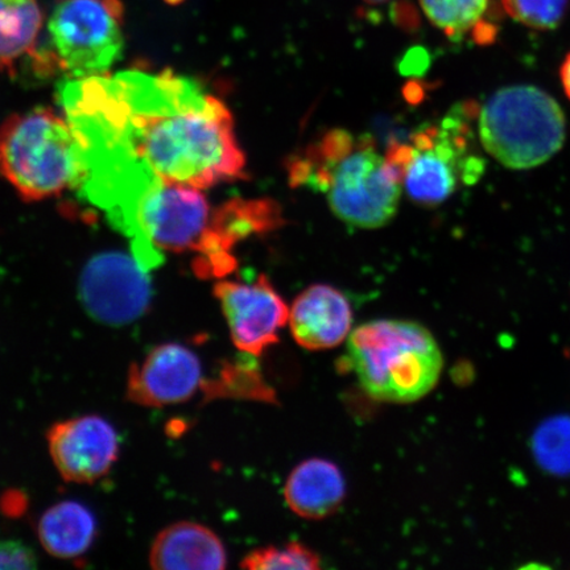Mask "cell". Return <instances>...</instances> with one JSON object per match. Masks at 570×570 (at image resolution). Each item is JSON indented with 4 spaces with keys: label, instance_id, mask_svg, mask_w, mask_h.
Segmentation results:
<instances>
[{
    "label": "cell",
    "instance_id": "obj_10",
    "mask_svg": "<svg viewBox=\"0 0 570 570\" xmlns=\"http://www.w3.org/2000/svg\"><path fill=\"white\" fill-rule=\"evenodd\" d=\"M234 345L249 355H261L279 340L288 324L289 308L266 275L254 283L224 281L214 287Z\"/></svg>",
    "mask_w": 570,
    "mask_h": 570
},
{
    "label": "cell",
    "instance_id": "obj_23",
    "mask_svg": "<svg viewBox=\"0 0 570 570\" xmlns=\"http://www.w3.org/2000/svg\"><path fill=\"white\" fill-rule=\"evenodd\" d=\"M38 560L32 548L21 541H0V570L33 569L38 567Z\"/></svg>",
    "mask_w": 570,
    "mask_h": 570
},
{
    "label": "cell",
    "instance_id": "obj_8",
    "mask_svg": "<svg viewBox=\"0 0 570 570\" xmlns=\"http://www.w3.org/2000/svg\"><path fill=\"white\" fill-rule=\"evenodd\" d=\"M213 213L202 189L158 180L141 191L120 227L132 238L135 258L149 271L164 253H197Z\"/></svg>",
    "mask_w": 570,
    "mask_h": 570
},
{
    "label": "cell",
    "instance_id": "obj_19",
    "mask_svg": "<svg viewBox=\"0 0 570 570\" xmlns=\"http://www.w3.org/2000/svg\"><path fill=\"white\" fill-rule=\"evenodd\" d=\"M428 20L452 40L468 35L484 39L481 28H489L484 20L490 0H419Z\"/></svg>",
    "mask_w": 570,
    "mask_h": 570
},
{
    "label": "cell",
    "instance_id": "obj_22",
    "mask_svg": "<svg viewBox=\"0 0 570 570\" xmlns=\"http://www.w3.org/2000/svg\"><path fill=\"white\" fill-rule=\"evenodd\" d=\"M501 3L511 19L537 31L558 28L569 7V0H501Z\"/></svg>",
    "mask_w": 570,
    "mask_h": 570
},
{
    "label": "cell",
    "instance_id": "obj_3",
    "mask_svg": "<svg viewBox=\"0 0 570 570\" xmlns=\"http://www.w3.org/2000/svg\"><path fill=\"white\" fill-rule=\"evenodd\" d=\"M347 362L375 401L401 404L430 394L444 367L432 333L404 320H376L356 327L348 336Z\"/></svg>",
    "mask_w": 570,
    "mask_h": 570
},
{
    "label": "cell",
    "instance_id": "obj_12",
    "mask_svg": "<svg viewBox=\"0 0 570 570\" xmlns=\"http://www.w3.org/2000/svg\"><path fill=\"white\" fill-rule=\"evenodd\" d=\"M203 382L198 356L187 346L163 344L128 372V401L145 407H166L194 397Z\"/></svg>",
    "mask_w": 570,
    "mask_h": 570
},
{
    "label": "cell",
    "instance_id": "obj_4",
    "mask_svg": "<svg viewBox=\"0 0 570 570\" xmlns=\"http://www.w3.org/2000/svg\"><path fill=\"white\" fill-rule=\"evenodd\" d=\"M0 176L24 202H42L83 187L87 154L69 120L40 107L0 126Z\"/></svg>",
    "mask_w": 570,
    "mask_h": 570
},
{
    "label": "cell",
    "instance_id": "obj_26",
    "mask_svg": "<svg viewBox=\"0 0 570 570\" xmlns=\"http://www.w3.org/2000/svg\"><path fill=\"white\" fill-rule=\"evenodd\" d=\"M365 2L372 3V4H377V3L387 2V0H365Z\"/></svg>",
    "mask_w": 570,
    "mask_h": 570
},
{
    "label": "cell",
    "instance_id": "obj_15",
    "mask_svg": "<svg viewBox=\"0 0 570 570\" xmlns=\"http://www.w3.org/2000/svg\"><path fill=\"white\" fill-rule=\"evenodd\" d=\"M149 562L161 570H214L226 567L227 556L223 541L208 527L178 522L155 539Z\"/></svg>",
    "mask_w": 570,
    "mask_h": 570
},
{
    "label": "cell",
    "instance_id": "obj_16",
    "mask_svg": "<svg viewBox=\"0 0 570 570\" xmlns=\"http://www.w3.org/2000/svg\"><path fill=\"white\" fill-rule=\"evenodd\" d=\"M345 480L334 463L313 459L298 465L285 483L284 497L298 517L323 519L336 512L345 498Z\"/></svg>",
    "mask_w": 570,
    "mask_h": 570
},
{
    "label": "cell",
    "instance_id": "obj_25",
    "mask_svg": "<svg viewBox=\"0 0 570 570\" xmlns=\"http://www.w3.org/2000/svg\"><path fill=\"white\" fill-rule=\"evenodd\" d=\"M560 77L562 82V88H564L566 95L570 101V52L566 57L564 62H562L560 69Z\"/></svg>",
    "mask_w": 570,
    "mask_h": 570
},
{
    "label": "cell",
    "instance_id": "obj_1",
    "mask_svg": "<svg viewBox=\"0 0 570 570\" xmlns=\"http://www.w3.org/2000/svg\"><path fill=\"white\" fill-rule=\"evenodd\" d=\"M61 97L95 203L137 195L155 180L203 190L245 177L230 110L188 78L124 71L76 80Z\"/></svg>",
    "mask_w": 570,
    "mask_h": 570
},
{
    "label": "cell",
    "instance_id": "obj_14",
    "mask_svg": "<svg viewBox=\"0 0 570 570\" xmlns=\"http://www.w3.org/2000/svg\"><path fill=\"white\" fill-rule=\"evenodd\" d=\"M288 324L298 345L308 351H327L351 336L353 311L338 289L312 285L292 305Z\"/></svg>",
    "mask_w": 570,
    "mask_h": 570
},
{
    "label": "cell",
    "instance_id": "obj_20",
    "mask_svg": "<svg viewBox=\"0 0 570 570\" xmlns=\"http://www.w3.org/2000/svg\"><path fill=\"white\" fill-rule=\"evenodd\" d=\"M531 451L546 473L570 475V416L558 415L544 420L532 434Z\"/></svg>",
    "mask_w": 570,
    "mask_h": 570
},
{
    "label": "cell",
    "instance_id": "obj_11",
    "mask_svg": "<svg viewBox=\"0 0 570 570\" xmlns=\"http://www.w3.org/2000/svg\"><path fill=\"white\" fill-rule=\"evenodd\" d=\"M47 440L55 466L68 482L95 483L118 460V432L101 416L63 420L52 425Z\"/></svg>",
    "mask_w": 570,
    "mask_h": 570
},
{
    "label": "cell",
    "instance_id": "obj_9",
    "mask_svg": "<svg viewBox=\"0 0 570 570\" xmlns=\"http://www.w3.org/2000/svg\"><path fill=\"white\" fill-rule=\"evenodd\" d=\"M135 256L105 253L83 268L80 298L88 315L104 325L125 326L146 315L153 288Z\"/></svg>",
    "mask_w": 570,
    "mask_h": 570
},
{
    "label": "cell",
    "instance_id": "obj_17",
    "mask_svg": "<svg viewBox=\"0 0 570 570\" xmlns=\"http://www.w3.org/2000/svg\"><path fill=\"white\" fill-rule=\"evenodd\" d=\"M38 534L49 554L59 559H77L95 543L97 519L80 502H60L42 514Z\"/></svg>",
    "mask_w": 570,
    "mask_h": 570
},
{
    "label": "cell",
    "instance_id": "obj_6",
    "mask_svg": "<svg viewBox=\"0 0 570 570\" xmlns=\"http://www.w3.org/2000/svg\"><path fill=\"white\" fill-rule=\"evenodd\" d=\"M468 110L469 106L455 109L439 125L413 134L409 142L389 148L386 154L401 170L403 189L413 202L439 205L460 184H474L482 176L484 161L473 153Z\"/></svg>",
    "mask_w": 570,
    "mask_h": 570
},
{
    "label": "cell",
    "instance_id": "obj_24",
    "mask_svg": "<svg viewBox=\"0 0 570 570\" xmlns=\"http://www.w3.org/2000/svg\"><path fill=\"white\" fill-rule=\"evenodd\" d=\"M26 498L21 497L20 493H7L2 498V502H0V508H2V511L6 515L12 517V515H19L21 512L26 509Z\"/></svg>",
    "mask_w": 570,
    "mask_h": 570
},
{
    "label": "cell",
    "instance_id": "obj_18",
    "mask_svg": "<svg viewBox=\"0 0 570 570\" xmlns=\"http://www.w3.org/2000/svg\"><path fill=\"white\" fill-rule=\"evenodd\" d=\"M45 16L38 0H0V73L38 51Z\"/></svg>",
    "mask_w": 570,
    "mask_h": 570
},
{
    "label": "cell",
    "instance_id": "obj_7",
    "mask_svg": "<svg viewBox=\"0 0 570 570\" xmlns=\"http://www.w3.org/2000/svg\"><path fill=\"white\" fill-rule=\"evenodd\" d=\"M49 48L36 63L59 68L76 80L109 75L125 46L119 0H56L48 20Z\"/></svg>",
    "mask_w": 570,
    "mask_h": 570
},
{
    "label": "cell",
    "instance_id": "obj_2",
    "mask_svg": "<svg viewBox=\"0 0 570 570\" xmlns=\"http://www.w3.org/2000/svg\"><path fill=\"white\" fill-rule=\"evenodd\" d=\"M292 187L324 194L336 217L358 229H380L399 208L401 170L370 135L327 131L288 164Z\"/></svg>",
    "mask_w": 570,
    "mask_h": 570
},
{
    "label": "cell",
    "instance_id": "obj_5",
    "mask_svg": "<svg viewBox=\"0 0 570 570\" xmlns=\"http://www.w3.org/2000/svg\"><path fill=\"white\" fill-rule=\"evenodd\" d=\"M482 147L510 169H531L553 158L567 137L564 111L546 91L518 85L498 90L479 114Z\"/></svg>",
    "mask_w": 570,
    "mask_h": 570
},
{
    "label": "cell",
    "instance_id": "obj_21",
    "mask_svg": "<svg viewBox=\"0 0 570 570\" xmlns=\"http://www.w3.org/2000/svg\"><path fill=\"white\" fill-rule=\"evenodd\" d=\"M318 554L301 543L267 547L248 553L242 568L252 570H312L318 569Z\"/></svg>",
    "mask_w": 570,
    "mask_h": 570
},
{
    "label": "cell",
    "instance_id": "obj_13",
    "mask_svg": "<svg viewBox=\"0 0 570 570\" xmlns=\"http://www.w3.org/2000/svg\"><path fill=\"white\" fill-rule=\"evenodd\" d=\"M283 224L279 208L268 199H232L214 209L208 235L195 261L202 277H223L237 267L233 248L239 242L277 229Z\"/></svg>",
    "mask_w": 570,
    "mask_h": 570
}]
</instances>
